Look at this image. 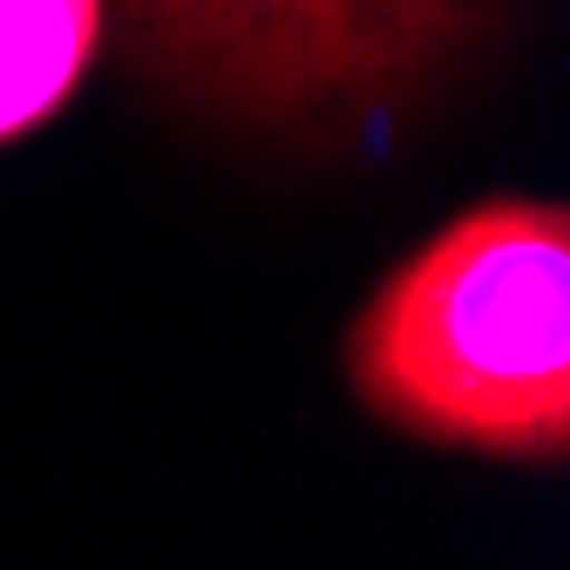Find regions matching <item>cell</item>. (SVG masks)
I'll use <instances>...</instances> for the list:
<instances>
[{
    "mask_svg": "<svg viewBox=\"0 0 570 570\" xmlns=\"http://www.w3.org/2000/svg\"><path fill=\"white\" fill-rule=\"evenodd\" d=\"M367 414L442 449L570 455V218L495 197L428 238L346 333Z\"/></svg>",
    "mask_w": 570,
    "mask_h": 570,
    "instance_id": "1",
    "label": "cell"
},
{
    "mask_svg": "<svg viewBox=\"0 0 570 570\" xmlns=\"http://www.w3.org/2000/svg\"><path fill=\"white\" fill-rule=\"evenodd\" d=\"M116 21L129 68L170 102L326 136L442 89L503 0H116Z\"/></svg>",
    "mask_w": 570,
    "mask_h": 570,
    "instance_id": "2",
    "label": "cell"
},
{
    "mask_svg": "<svg viewBox=\"0 0 570 570\" xmlns=\"http://www.w3.org/2000/svg\"><path fill=\"white\" fill-rule=\"evenodd\" d=\"M109 0H0V142L48 122L82 89Z\"/></svg>",
    "mask_w": 570,
    "mask_h": 570,
    "instance_id": "3",
    "label": "cell"
}]
</instances>
